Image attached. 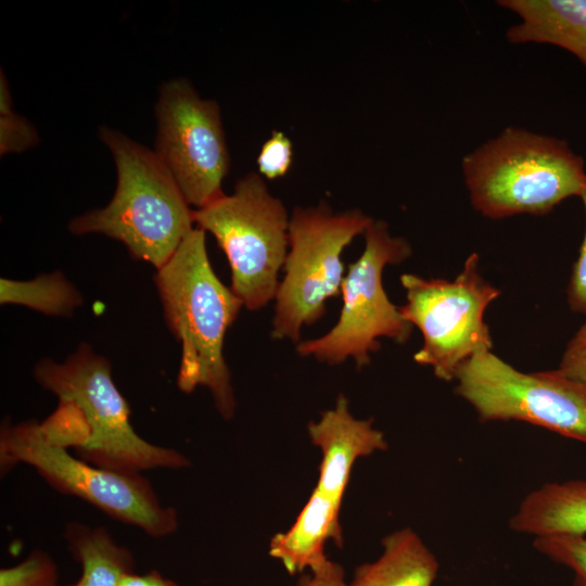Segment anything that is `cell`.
Wrapping results in <instances>:
<instances>
[{"label": "cell", "instance_id": "3957f363", "mask_svg": "<svg viewBox=\"0 0 586 586\" xmlns=\"http://www.w3.org/2000/svg\"><path fill=\"white\" fill-rule=\"evenodd\" d=\"M472 206L483 216L547 215L579 196L585 162L565 140L509 126L461 161Z\"/></svg>", "mask_w": 586, "mask_h": 586}, {"label": "cell", "instance_id": "7402d4cb", "mask_svg": "<svg viewBox=\"0 0 586 586\" xmlns=\"http://www.w3.org/2000/svg\"><path fill=\"white\" fill-rule=\"evenodd\" d=\"M293 162V144L282 131L273 130L257 156L258 171L267 179L283 177Z\"/></svg>", "mask_w": 586, "mask_h": 586}, {"label": "cell", "instance_id": "7a4b0ae2", "mask_svg": "<svg viewBox=\"0 0 586 586\" xmlns=\"http://www.w3.org/2000/svg\"><path fill=\"white\" fill-rule=\"evenodd\" d=\"M100 138L114 157L115 193L105 207L76 217L69 230L115 239L158 270L194 229L193 211L155 152L107 127Z\"/></svg>", "mask_w": 586, "mask_h": 586}, {"label": "cell", "instance_id": "2e32d148", "mask_svg": "<svg viewBox=\"0 0 586 586\" xmlns=\"http://www.w3.org/2000/svg\"><path fill=\"white\" fill-rule=\"evenodd\" d=\"M383 553L359 565L349 586H432L438 572L435 556L411 530L403 528L383 539Z\"/></svg>", "mask_w": 586, "mask_h": 586}, {"label": "cell", "instance_id": "6da1fadb", "mask_svg": "<svg viewBox=\"0 0 586 586\" xmlns=\"http://www.w3.org/2000/svg\"><path fill=\"white\" fill-rule=\"evenodd\" d=\"M155 283L168 327L181 343L178 387L190 393L206 386L220 415L230 419L235 400L224 341L243 304L213 270L202 229L188 234L157 270Z\"/></svg>", "mask_w": 586, "mask_h": 586}, {"label": "cell", "instance_id": "4316f807", "mask_svg": "<svg viewBox=\"0 0 586 586\" xmlns=\"http://www.w3.org/2000/svg\"><path fill=\"white\" fill-rule=\"evenodd\" d=\"M68 586H73V585H68Z\"/></svg>", "mask_w": 586, "mask_h": 586}, {"label": "cell", "instance_id": "9c48e42d", "mask_svg": "<svg viewBox=\"0 0 586 586\" xmlns=\"http://www.w3.org/2000/svg\"><path fill=\"white\" fill-rule=\"evenodd\" d=\"M479 262L477 253L469 255L453 281L412 273L400 277L407 302L399 310L423 337L413 359L432 367L443 381L455 380L467 359L493 347L484 313L501 291L481 276Z\"/></svg>", "mask_w": 586, "mask_h": 586}, {"label": "cell", "instance_id": "e0dca14e", "mask_svg": "<svg viewBox=\"0 0 586 586\" xmlns=\"http://www.w3.org/2000/svg\"><path fill=\"white\" fill-rule=\"evenodd\" d=\"M65 538L73 557L81 565V576L73 586H118L133 573L131 552L115 543L104 527H89L72 522Z\"/></svg>", "mask_w": 586, "mask_h": 586}, {"label": "cell", "instance_id": "7c38bea8", "mask_svg": "<svg viewBox=\"0 0 586 586\" xmlns=\"http://www.w3.org/2000/svg\"><path fill=\"white\" fill-rule=\"evenodd\" d=\"M308 434L322 451L316 489L340 502L356 459L387 448L383 433L372 426V420H358L351 415L343 395L319 421L308 424Z\"/></svg>", "mask_w": 586, "mask_h": 586}, {"label": "cell", "instance_id": "cb8c5ba5", "mask_svg": "<svg viewBox=\"0 0 586 586\" xmlns=\"http://www.w3.org/2000/svg\"><path fill=\"white\" fill-rule=\"evenodd\" d=\"M579 198L583 201L586 215V184ZM566 294L571 310L586 315V228L578 257L572 268Z\"/></svg>", "mask_w": 586, "mask_h": 586}, {"label": "cell", "instance_id": "8fae6325", "mask_svg": "<svg viewBox=\"0 0 586 586\" xmlns=\"http://www.w3.org/2000/svg\"><path fill=\"white\" fill-rule=\"evenodd\" d=\"M155 153L189 205L201 208L225 193L230 156L216 101L204 100L184 79L164 84L156 104Z\"/></svg>", "mask_w": 586, "mask_h": 586}, {"label": "cell", "instance_id": "44dd1931", "mask_svg": "<svg viewBox=\"0 0 586 586\" xmlns=\"http://www.w3.org/2000/svg\"><path fill=\"white\" fill-rule=\"evenodd\" d=\"M0 586H58V568L51 557L33 551L25 560L1 569Z\"/></svg>", "mask_w": 586, "mask_h": 586}, {"label": "cell", "instance_id": "8992f818", "mask_svg": "<svg viewBox=\"0 0 586 586\" xmlns=\"http://www.w3.org/2000/svg\"><path fill=\"white\" fill-rule=\"evenodd\" d=\"M193 219L226 254L230 288L243 306L258 310L275 300L289 252L290 217L260 175H245L232 194L193 211Z\"/></svg>", "mask_w": 586, "mask_h": 586}, {"label": "cell", "instance_id": "5b68a950", "mask_svg": "<svg viewBox=\"0 0 586 586\" xmlns=\"http://www.w3.org/2000/svg\"><path fill=\"white\" fill-rule=\"evenodd\" d=\"M0 463L4 472L17 463L29 464L60 493L76 496L152 537L178 528L177 512L160 504L151 483L139 472L113 471L78 459L50 441L36 421L2 425Z\"/></svg>", "mask_w": 586, "mask_h": 586}, {"label": "cell", "instance_id": "ffe728a7", "mask_svg": "<svg viewBox=\"0 0 586 586\" xmlns=\"http://www.w3.org/2000/svg\"><path fill=\"white\" fill-rule=\"evenodd\" d=\"M534 548L574 573L573 586H586V536L536 537Z\"/></svg>", "mask_w": 586, "mask_h": 586}, {"label": "cell", "instance_id": "30bf717a", "mask_svg": "<svg viewBox=\"0 0 586 586\" xmlns=\"http://www.w3.org/2000/svg\"><path fill=\"white\" fill-rule=\"evenodd\" d=\"M455 379L482 421H523L586 444V385L557 369L525 373L480 351Z\"/></svg>", "mask_w": 586, "mask_h": 586}, {"label": "cell", "instance_id": "9a60e30c", "mask_svg": "<svg viewBox=\"0 0 586 586\" xmlns=\"http://www.w3.org/2000/svg\"><path fill=\"white\" fill-rule=\"evenodd\" d=\"M510 527L535 538L586 536V482L547 483L531 492L510 519Z\"/></svg>", "mask_w": 586, "mask_h": 586}, {"label": "cell", "instance_id": "ac0fdd59", "mask_svg": "<svg viewBox=\"0 0 586 586\" xmlns=\"http://www.w3.org/2000/svg\"><path fill=\"white\" fill-rule=\"evenodd\" d=\"M1 304H20L53 316H68L81 302L80 293L60 272L29 281L0 280Z\"/></svg>", "mask_w": 586, "mask_h": 586}, {"label": "cell", "instance_id": "277c9868", "mask_svg": "<svg viewBox=\"0 0 586 586\" xmlns=\"http://www.w3.org/2000/svg\"><path fill=\"white\" fill-rule=\"evenodd\" d=\"M36 381L80 412L86 437L77 449L81 459L100 468L119 472L150 469H181L188 459L173 448L149 443L131 426L127 400L115 385L111 365L87 344L64 362L39 361Z\"/></svg>", "mask_w": 586, "mask_h": 586}, {"label": "cell", "instance_id": "603a6c76", "mask_svg": "<svg viewBox=\"0 0 586 586\" xmlns=\"http://www.w3.org/2000/svg\"><path fill=\"white\" fill-rule=\"evenodd\" d=\"M557 370L586 385V321L568 343Z\"/></svg>", "mask_w": 586, "mask_h": 586}, {"label": "cell", "instance_id": "484cf974", "mask_svg": "<svg viewBox=\"0 0 586 586\" xmlns=\"http://www.w3.org/2000/svg\"><path fill=\"white\" fill-rule=\"evenodd\" d=\"M118 586H179L173 579L164 577L161 573L152 570L139 575L130 573L126 575Z\"/></svg>", "mask_w": 586, "mask_h": 586}, {"label": "cell", "instance_id": "d6986e66", "mask_svg": "<svg viewBox=\"0 0 586 586\" xmlns=\"http://www.w3.org/2000/svg\"><path fill=\"white\" fill-rule=\"evenodd\" d=\"M35 128L13 110V100L4 74L0 75V153H20L36 145Z\"/></svg>", "mask_w": 586, "mask_h": 586}, {"label": "cell", "instance_id": "d4e9b609", "mask_svg": "<svg viewBox=\"0 0 586 586\" xmlns=\"http://www.w3.org/2000/svg\"><path fill=\"white\" fill-rule=\"evenodd\" d=\"M298 586H349V584L345 582L342 566L327 560L311 570L310 576H305Z\"/></svg>", "mask_w": 586, "mask_h": 586}, {"label": "cell", "instance_id": "52a82bcc", "mask_svg": "<svg viewBox=\"0 0 586 586\" xmlns=\"http://www.w3.org/2000/svg\"><path fill=\"white\" fill-rule=\"evenodd\" d=\"M371 221L359 209L334 213L327 203L294 208L285 275L275 297L272 339L298 342L303 327L324 315L327 301L342 291V252Z\"/></svg>", "mask_w": 586, "mask_h": 586}, {"label": "cell", "instance_id": "4fadbf2b", "mask_svg": "<svg viewBox=\"0 0 586 586\" xmlns=\"http://www.w3.org/2000/svg\"><path fill=\"white\" fill-rule=\"evenodd\" d=\"M521 22L509 27L511 43H547L560 47L586 68V0H499Z\"/></svg>", "mask_w": 586, "mask_h": 586}, {"label": "cell", "instance_id": "ba28073f", "mask_svg": "<svg viewBox=\"0 0 586 586\" xmlns=\"http://www.w3.org/2000/svg\"><path fill=\"white\" fill-rule=\"evenodd\" d=\"M365 250L349 264L342 284L343 306L335 326L324 335L297 343L301 356H313L331 366L354 358L358 368L370 364V354L380 349V337L404 344L412 324L394 305L383 288L387 265H396L411 255L409 242L394 237L383 220L370 222L365 231Z\"/></svg>", "mask_w": 586, "mask_h": 586}, {"label": "cell", "instance_id": "5bb4252c", "mask_svg": "<svg viewBox=\"0 0 586 586\" xmlns=\"http://www.w3.org/2000/svg\"><path fill=\"white\" fill-rule=\"evenodd\" d=\"M341 504L315 488L291 528L272 537L270 556L280 560L290 574L323 564L328 560L327 540L331 538L339 546L343 543L339 523Z\"/></svg>", "mask_w": 586, "mask_h": 586}]
</instances>
